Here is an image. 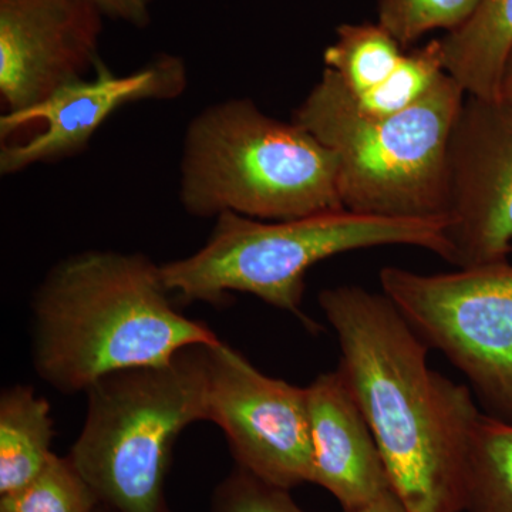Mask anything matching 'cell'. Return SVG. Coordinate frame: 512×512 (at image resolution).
Wrapping results in <instances>:
<instances>
[{
	"instance_id": "7a4b0ae2",
	"label": "cell",
	"mask_w": 512,
	"mask_h": 512,
	"mask_svg": "<svg viewBox=\"0 0 512 512\" xmlns=\"http://www.w3.org/2000/svg\"><path fill=\"white\" fill-rule=\"evenodd\" d=\"M170 295L161 265L138 252L86 251L59 262L33 299L37 375L59 392H86L110 373L220 342Z\"/></svg>"
},
{
	"instance_id": "7402d4cb",
	"label": "cell",
	"mask_w": 512,
	"mask_h": 512,
	"mask_svg": "<svg viewBox=\"0 0 512 512\" xmlns=\"http://www.w3.org/2000/svg\"><path fill=\"white\" fill-rule=\"evenodd\" d=\"M343 512H407L403 504L400 503L399 498L392 490L387 491L373 500L372 503L362 505V507L355 508V510Z\"/></svg>"
},
{
	"instance_id": "d6986e66",
	"label": "cell",
	"mask_w": 512,
	"mask_h": 512,
	"mask_svg": "<svg viewBox=\"0 0 512 512\" xmlns=\"http://www.w3.org/2000/svg\"><path fill=\"white\" fill-rule=\"evenodd\" d=\"M481 0H379L377 23L406 47L433 30L453 32L474 15Z\"/></svg>"
},
{
	"instance_id": "4fadbf2b",
	"label": "cell",
	"mask_w": 512,
	"mask_h": 512,
	"mask_svg": "<svg viewBox=\"0 0 512 512\" xmlns=\"http://www.w3.org/2000/svg\"><path fill=\"white\" fill-rule=\"evenodd\" d=\"M439 40L444 70L467 96L501 99L505 64L512 53V0H481L461 28Z\"/></svg>"
},
{
	"instance_id": "6da1fadb",
	"label": "cell",
	"mask_w": 512,
	"mask_h": 512,
	"mask_svg": "<svg viewBox=\"0 0 512 512\" xmlns=\"http://www.w3.org/2000/svg\"><path fill=\"white\" fill-rule=\"evenodd\" d=\"M345 376L407 512H464L473 394L434 372L429 346L384 293L355 285L320 292Z\"/></svg>"
},
{
	"instance_id": "277c9868",
	"label": "cell",
	"mask_w": 512,
	"mask_h": 512,
	"mask_svg": "<svg viewBox=\"0 0 512 512\" xmlns=\"http://www.w3.org/2000/svg\"><path fill=\"white\" fill-rule=\"evenodd\" d=\"M180 201L197 218L289 221L345 210L335 153L251 99L212 104L188 124Z\"/></svg>"
},
{
	"instance_id": "603a6c76",
	"label": "cell",
	"mask_w": 512,
	"mask_h": 512,
	"mask_svg": "<svg viewBox=\"0 0 512 512\" xmlns=\"http://www.w3.org/2000/svg\"><path fill=\"white\" fill-rule=\"evenodd\" d=\"M501 99L512 103V53L505 64L503 83H501Z\"/></svg>"
},
{
	"instance_id": "8fae6325",
	"label": "cell",
	"mask_w": 512,
	"mask_h": 512,
	"mask_svg": "<svg viewBox=\"0 0 512 512\" xmlns=\"http://www.w3.org/2000/svg\"><path fill=\"white\" fill-rule=\"evenodd\" d=\"M104 18L87 0H0V96L6 114L35 109L92 76Z\"/></svg>"
},
{
	"instance_id": "9c48e42d",
	"label": "cell",
	"mask_w": 512,
	"mask_h": 512,
	"mask_svg": "<svg viewBox=\"0 0 512 512\" xmlns=\"http://www.w3.org/2000/svg\"><path fill=\"white\" fill-rule=\"evenodd\" d=\"M447 238L457 268L512 254V103L467 96L447 148Z\"/></svg>"
},
{
	"instance_id": "52a82bcc",
	"label": "cell",
	"mask_w": 512,
	"mask_h": 512,
	"mask_svg": "<svg viewBox=\"0 0 512 512\" xmlns=\"http://www.w3.org/2000/svg\"><path fill=\"white\" fill-rule=\"evenodd\" d=\"M379 279L426 345L467 376L491 416L512 421L510 261L436 275L387 266Z\"/></svg>"
},
{
	"instance_id": "7c38bea8",
	"label": "cell",
	"mask_w": 512,
	"mask_h": 512,
	"mask_svg": "<svg viewBox=\"0 0 512 512\" xmlns=\"http://www.w3.org/2000/svg\"><path fill=\"white\" fill-rule=\"evenodd\" d=\"M312 483L328 490L343 511L372 503L392 490L379 447L340 370L308 387Z\"/></svg>"
},
{
	"instance_id": "ffe728a7",
	"label": "cell",
	"mask_w": 512,
	"mask_h": 512,
	"mask_svg": "<svg viewBox=\"0 0 512 512\" xmlns=\"http://www.w3.org/2000/svg\"><path fill=\"white\" fill-rule=\"evenodd\" d=\"M289 491L265 483L237 466L215 488L211 512H309L296 504Z\"/></svg>"
},
{
	"instance_id": "ac0fdd59",
	"label": "cell",
	"mask_w": 512,
	"mask_h": 512,
	"mask_svg": "<svg viewBox=\"0 0 512 512\" xmlns=\"http://www.w3.org/2000/svg\"><path fill=\"white\" fill-rule=\"evenodd\" d=\"M444 73L440 40H431L429 45L404 53L394 72L380 86L353 99L360 110L373 116L399 113L423 99Z\"/></svg>"
},
{
	"instance_id": "3957f363",
	"label": "cell",
	"mask_w": 512,
	"mask_h": 512,
	"mask_svg": "<svg viewBox=\"0 0 512 512\" xmlns=\"http://www.w3.org/2000/svg\"><path fill=\"white\" fill-rule=\"evenodd\" d=\"M466 92L444 73L423 99L399 113L360 110L330 69L293 113L339 161L345 210L396 220H447L446 163Z\"/></svg>"
},
{
	"instance_id": "2e32d148",
	"label": "cell",
	"mask_w": 512,
	"mask_h": 512,
	"mask_svg": "<svg viewBox=\"0 0 512 512\" xmlns=\"http://www.w3.org/2000/svg\"><path fill=\"white\" fill-rule=\"evenodd\" d=\"M403 56L400 43L379 23H345L326 47L323 62L359 97L380 86Z\"/></svg>"
},
{
	"instance_id": "8992f818",
	"label": "cell",
	"mask_w": 512,
	"mask_h": 512,
	"mask_svg": "<svg viewBox=\"0 0 512 512\" xmlns=\"http://www.w3.org/2000/svg\"><path fill=\"white\" fill-rule=\"evenodd\" d=\"M208 346L110 373L86 390V419L69 456L101 504L171 512L165 481L175 443L188 426L208 421Z\"/></svg>"
},
{
	"instance_id": "5bb4252c",
	"label": "cell",
	"mask_w": 512,
	"mask_h": 512,
	"mask_svg": "<svg viewBox=\"0 0 512 512\" xmlns=\"http://www.w3.org/2000/svg\"><path fill=\"white\" fill-rule=\"evenodd\" d=\"M55 421L45 397L32 386L3 390L0 396V495L25 487L53 456Z\"/></svg>"
},
{
	"instance_id": "9a60e30c",
	"label": "cell",
	"mask_w": 512,
	"mask_h": 512,
	"mask_svg": "<svg viewBox=\"0 0 512 512\" xmlns=\"http://www.w3.org/2000/svg\"><path fill=\"white\" fill-rule=\"evenodd\" d=\"M464 512H512V421L478 414L468 436Z\"/></svg>"
},
{
	"instance_id": "30bf717a",
	"label": "cell",
	"mask_w": 512,
	"mask_h": 512,
	"mask_svg": "<svg viewBox=\"0 0 512 512\" xmlns=\"http://www.w3.org/2000/svg\"><path fill=\"white\" fill-rule=\"evenodd\" d=\"M188 86L187 64L163 53L136 72L117 76L101 62L92 76L66 84L35 109L3 113L0 138L35 131L28 140L2 144L0 173L18 174L37 164H52L77 156L89 147L104 121L121 107L140 101H171Z\"/></svg>"
},
{
	"instance_id": "5b68a950",
	"label": "cell",
	"mask_w": 512,
	"mask_h": 512,
	"mask_svg": "<svg viewBox=\"0 0 512 512\" xmlns=\"http://www.w3.org/2000/svg\"><path fill=\"white\" fill-rule=\"evenodd\" d=\"M447 220H396L348 210L289 221L235 212L218 215L207 244L161 264L167 291L183 303L220 306L232 292L249 293L316 329L301 306L306 275L330 256L357 249L409 245L450 259Z\"/></svg>"
},
{
	"instance_id": "ba28073f",
	"label": "cell",
	"mask_w": 512,
	"mask_h": 512,
	"mask_svg": "<svg viewBox=\"0 0 512 512\" xmlns=\"http://www.w3.org/2000/svg\"><path fill=\"white\" fill-rule=\"evenodd\" d=\"M208 421L252 476L285 490L312 483L306 387L264 375L222 340L208 346Z\"/></svg>"
},
{
	"instance_id": "cb8c5ba5",
	"label": "cell",
	"mask_w": 512,
	"mask_h": 512,
	"mask_svg": "<svg viewBox=\"0 0 512 512\" xmlns=\"http://www.w3.org/2000/svg\"><path fill=\"white\" fill-rule=\"evenodd\" d=\"M97 512H116V511L111 510V508L107 507V505L100 504V507L97 508Z\"/></svg>"
},
{
	"instance_id": "e0dca14e",
	"label": "cell",
	"mask_w": 512,
	"mask_h": 512,
	"mask_svg": "<svg viewBox=\"0 0 512 512\" xmlns=\"http://www.w3.org/2000/svg\"><path fill=\"white\" fill-rule=\"evenodd\" d=\"M100 504L72 458L55 453L29 484L0 495V512H97Z\"/></svg>"
},
{
	"instance_id": "44dd1931",
	"label": "cell",
	"mask_w": 512,
	"mask_h": 512,
	"mask_svg": "<svg viewBox=\"0 0 512 512\" xmlns=\"http://www.w3.org/2000/svg\"><path fill=\"white\" fill-rule=\"evenodd\" d=\"M106 18L120 20L134 28L144 29L151 22L154 0H87Z\"/></svg>"
}]
</instances>
